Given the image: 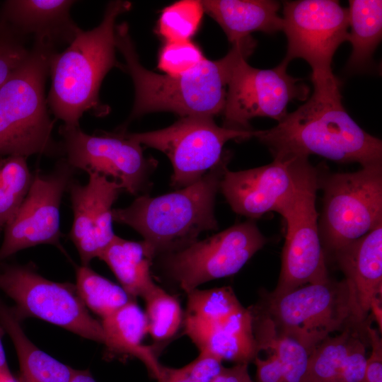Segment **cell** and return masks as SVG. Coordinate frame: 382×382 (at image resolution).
Masks as SVG:
<instances>
[{
    "mask_svg": "<svg viewBox=\"0 0 382 382\" xmlns=\"http://www.w3.org/2000/svg\"><path fill=\"white\" fill-rule=\"evenodd\" d=\"M313 93L302 105L255 137L274 158L315 154L362 168L382 164V141L364 131L342 103L340 82L334 74L311 77Z\"/></svg>",
    "mask_w": 382,
    "mask_h": 382,
    "instance_id": "6da1fadb",
    "label": "cell"
},
{
    "mask_svg": "<svg viewBox=\"0 0 382 382\" xmlns=\"http://www.w3.org/2000/svg\"><path fill=\"white\" fill-rule=\"evenodd\" d=\"M115 45L125 61V69L134 86V102L130 118L159 111L172 112L181 117L214 116L222 113L232 72L242 59L253 52L256 41L251 37L232 45L217 60L206 59L194 70L179 76L159 74L142 66L124 22L115 26Z\"/></svg>",
    "mask_w": 382,
    "mask_h": 382,
    "instance_id": "7a4b0ae2",
    "label": "cell"
},
{
    "mask_svg": "<svg viewBox=\"0 0 382 382\" xmlns=\"http://www.w3.org/2000/svg\"><path fill=\"white\" fill-rule=\"evenodd\" d=\"M131 6L127 1L109 2L97 27L81 30L64 51H57L51 56V87L47 103L64 125L79 126L80 118L87 111L99 116L105 115L99 90L108 72L117 66L116 19Z\"/></svg>",
    "mask_w": 382,
    "mask_h": 382,
    "instance_id": "3957f363",
    "label": "cell"
},
{
    "mask_svg": "<svg viewBox=\"0 0 382 382\" xmlns=\"http://www.w3.org/2000/svg\"><path fill=\"white\" fill-rule=\"evenodd\" d=\"M230 158L224 152L214 168L190 185L155 197L141 195L126 208L113 209V221L140 233L156 256L190 245L202 232L218 228L215 198Z\"/></svg>",
    "mask_w": 382,
    "mask_h": 382,
    "instance_id": "277c9868",
    "label": "cell"
},
{
    "mask_svg": "<svg viewBox=\"0 0 382 382\" xmlns=\"http://www.w3.org/2000/svg\"><path fill=\"white\" fill-rule=\"evenodd\" d=\"M57 49L34 41L23 63L0 88V156L63 154L52 132L45 96L50 60Z\"/></svg>",
    "mask_w": 382,
    "mask_h": 382,
    "instance_id": "5b68a950",
    "label": "cell"
},
{
    "mask_svg": "<svg viewBox=\"0 0 382 382\" xmlns=\"http://www.w3.org/2000/svg\"><path fill=\"white\" fill-rule=\"evenodd\" d=\"M250 310L274 330L302 345L310 354L331 333L363 327L357 323L345 279L308 284L282 294L267 293Z\"/></svg>",
    "mask_w": 382,
    "mask_h": 382,
    "instance_id": "8992f818",
    "label": "cell"
},
{
    "mask_svg": "<svg viewBox=\"0 0 382 382\" xmlns=\"http://www.w3.org/2000/svg\"><path fill=\"white\" fill-rule=\"evenodd\" d=\"M294 191L280 215L286 224L282 267L274 294H282L308 284L329 279L322 246L316 196L318 169L306 157L292 164Z\"/></svg>",
    "mask_w": 382,
    "mask_h": 382,
    "instance_id": "52a82bcc",
    "label": "cell"
},
{
    "mask_svg": "<svg viewBox=\"0 0 382 382\" xmlns=\"http://www.w3.org/2000/svg\"><path fill=\"white\" fill-rule=\"evenodd\" d=\"M318 185L323 190L318 226L325 255L382 224V164L352 173H318Z\"/></svg>",
    "mask_w": 382,
    "mask_h": 382,
    "instance_id": "ba28073f",
    "label": "cell"
},
{
    "mask_svg": "<svg viewBox=\"0 0 382 382\" xmlns=\"http://www.w3.org/2000/svg\"><path fill=\"white\" fill-rule=\"evenodd\" d=\"M185 333L199 350L221 361L248 364L260 352L252 316L230 286L195 289L187 294Z\"/></svg>",
    "mask_w": 382,
    "mask_h": 382,
    "instance_id": "9c48e42d",
    "label": "cell"
},
{
    "mask_svg": "<svg viewBox=\"0 0 382 382\" xmlns=\"http://www.w3.org/2000/svg\"><path fill=\"white\" fill-rule=\"evenodd\" d=\"M0 289L15 302L11 308L18 320L37 318L104 344L101 323L89 314L75 284L49 280L30 265H9L0 271Z\"/></svg>",
    "mask_w": 382,
    "mask_h": 382,
    "instance_id": "30bf717a",
    "label": "cell"
},
{
    "mask_svg": "<svg viewBox=\"0 0 382 382\" xmlns=\"http://www.w3.org/2000/svg\"><path fill=\"white\" fill-rule=\"evenodd\" d=\"M255 131L219 127L209 116H187L161 129L126 134L166 154L173 169L170 185L181 189L200 180L221 161L227 141L250 139Z\"/></svg>",
    "mask_w": 382,
    "mask_h": 382,
    "instance_id": "8fae6325",
    "label": "cell"
},
{
    "mask_svg": "<svg viewBox=\"0 0 382 382\" xmlns=\"http://www.w3.org/2000/svg\"><path fill=\"white\" fill-rule=\"evenodd\" d=\"M267 243L253 219L163 255L168 276L185 294L213 279L237 273Z\"/></svg>",
    "mask_w": 382,
    "mask_h": 382,
    "instance_id": "7c38bea8",
    "label": "cell"
},
{
    "mask_svg": "<svg viewBox=\"0 0 382 382\" xmlns=\"http://www.w3.org/2000/svg\"><path fill=\"white\" fill-rule=\"evenodd\" d=\"M59 132L65 160L73 168L111 178L133 195L149 186L157 161L146 158L141 145L126 132L91 135L79 126L64 124Z\"/></svg>",
    "mask_w": 382,
    "mask_h": 382,
    "instance_id": "4fadbf2b",
    "label": "cell"
},
{
    "mask_svg": "<svg viewBox=\"0 0 382 382\" xmlns=\"http://www.w3.org/2000/svg\"><path fill=\"white\" fill-rule=\"evenodd\" d=\"M288 64L283 59L273 69H260L242 59L233 69L228 84L223 127L251 131V119L265 117L279 122L287 115L290 102L306 100L309 88L301 79L287 74Z\"/></svg>",
    "mask_w": 382,
    "mask_h": 382,
    "instance_id": "5bb4252c",
    "label": "cell"
},
{
    "mask_svg": "<svg viewBox=\"0 0 382 382\" xmlns=\"http://www.w3.org/2000/svg\"><path fill=\"white\" fill-rule=\"evenodd\" d=\"M283 6L282 30L287 39L284 59H304L312 69L311 77L332 75V57L348 38V8L333 0L286 1Z\"/></svg>",
    "mask_w": 382,
    "mask_h": 382,
    "instance_id": "9a60e30c",
    "label": "cell"
},
{
    "mask_svg": "<svg viewBox=\"0 0 382 382\" xmlns=\"http://www.w3.org/2000/svg\"><path fill=\"white\" fill-rule=\"evenodd\" d=\"M62 159L48 174L37 172L18 212L4 228L0 262L19 250L50 244L63 250L60 238V204L74 172Z\"/></svg>",
    "mask_w": 382,
    "mask_h": 382,
    "instance_id": "2e32d148",
    "label": "cell"
},
{
    "mask_svg": "<svg viewBox=\"0 0 382 382\" xmlns=\"http://www.w3.org/2000/svg\"><path fill=\"white\" fill-rule=\"evenodd\" d=\"M67 190L74 213L69 237L78 250L81 265L88 266L116 236L112 229V207L123 189L115 180L90 173L86 184L72 180Z\"/></svg>",
    "mask_w": 382,
    "mask_h": 382,
    "instance_id": "e0dca14e",
    "label": "cell"
},
{
    "mask_svg": "<svg viewBox=\"0 0 382 382\" xmlns=\"http://www.w3.org/2000/svg\"><path fill=\"white\" fill-rule=\"evenodd\" d=\"M294 158H274L267 165L225 172L219 190L231 209L254 220L270 212L281 214L294 191Z\"/></svg>",
    "mask_w": 382,
    "mask_h": 382,
    "instance_id": "ac0fdd59",
    "label": "cell"
},
{
    "mask_svg": "<svg viewBox=\"0 0 382 382\" xmlns=\"http://www.w3.org/2000/svg\"><path fill=\"white\" fill-rule=\"evenodd\" d=\"M345 275L358 324L367 323L371 302L382 294V224L332 254Z\"/></svg>",
    "mask_w": 382,
    "mask_h": 382,
    "instance_id": "d6986e66",
    "label": "cell"
},
{
    "mask_svg": "<svg viewBox=\"0 0 382 382\" xmlns=\"http://www.w3.org/2000/svg\"><path fill=\"white\" fill-rule=\"evenodd\" d=\"M70 0H8L0 10V22L18 35L57 47L69 45L81 29L71 18Z\"/></svg>",
    "mask_w": 382,
    "mask_h": 382,
    "instance_id": "ffe728a7",
    "label": "cell"
},
{
    "mask_svg": "<svg viewBox=\"0 0 382 382\" xmlns=\"http://www.w3.org/2000/svg\"><path fill=\"white\" fill-rule=\"evenodd\" d=\"M204 13L221 26L228 41L237 43L254 32L274 33L282 30L280 4L271 0H204Z\"/></svg>",
    "mask_w": 382,
    "mask_h": 382,
    "instance_id": "44dd1931",
    "label": "cell"
},
{
    "mask_svg": "<svg viewBox=\"0 0 382 382\" xmlns=\"http://www.w3.org/2000/svg\"><path fill=\"white\" fill-rule=\"evenodd\" d=\"M104 345L110 352L132 355L141 360L151 376L158 380L163 366L155 349L142 344L148 333L145 312L132 300L102 319Z\"/></svg>",
    "mask_w": 382,
    "mask_h": 382,
    "instance_id": "7402d4cb",
    "label": "cell"
},
{
    "mask_svg": "<svg viewBox=\"0 0 382 382\" xmlns=\"http://www.w3.org/2000/svg\"><path fill=\"white\" fill-rule=\"evenodd\" d=\"M0 325L12 340L18 359V382H70L76 369L35 346L25 335L11 308L0 300Z\"/></svg>",
    "mask_w": 382,
    "mask_h": 382,
    "instance_id": "603a6c76",
    "label": "cell"
},
{
    "mask_svg": "<svg viewBox=\"0 0 382 382\" xmlns=\"http://www.w3.org/2000/svg\"><path fill=\"white\" fill-rule=\"evenodd\" d=\"M156 254L144 241H132L115 236L99 256L132 298L144 296L156 287L150 267Z\"/></svg>",
    "mask_w": 382,
    "mask_h": 382,
    "instance_id": "cb8c5ba5",
    "label": "cell"
},
{
    "mask_svg": "<svg viewBox=\"0 0 382 382\" xmlns=\"http://www.w3.org/2000/svg\"><path fill=\"white\" fill-rule=\"evenodd\" d=\"M348 38L352 50L347 64L349 71L361 70L372 58L382 36V1H349Z\"/></svg>",
    "mask_w": 382,
    "mask_h": 382,
    "instance_id": "d4e9b609",
    "label": "cell"
},
{
    "mask_svg": "<svg viewBox=\"0 0 382 382\" xmlns=\"http://www.w3.org/2000/svg\"><path fill=\"white\" fill-rule=\"evenodd\" d=\"M250 313L259 351H267L277 357L282 366L284 382H307L309 354L306 348L295 340L277 332L265 317Z\"/></svg>",
    "mask_w": 382,
    "mask_h": 382,
    "instance_id": "484cf974",
    "label": "cell"
},
{
    "mask_svg": "<svg viewBox=\"0 0 382 382\" xmlns=\"http://www.w3.org/2000/svg\"><path fill=\"white\" fill-rule=\"evenodd\" d=\"M359 333L349 328L320 343L309 354L307 382H335Z\"/></svg>",
    "mask_w": 382,
    "mask_h": 382,
    "instance_id": "4316f807",
    "label": "cell"
},
{
    "mask_svg": "<svg viewBox=\"0 0 382 382\" xmlns=\"http://www.w3.org/2000/svg\"><path fill=\"white\" fill-rule=\"evenodd\" d=\"M76 287L83 303L101 318L134 299L122 287L96 273L88 266L76 270Z\"/></svg>",
    "mask_w": 382,
    "mask_h": 382,
    "instance_id": "83f0119b",
    "label": "cell"
},
{
    "mask_svg": "<svg viewBox=\"0 0 382 382\" xmlns=\"http://www.w3.org/2000/svg\"><path fill=\"white\" fill-rule=\"evenodd\" d=\"M33 180L26 157L0 159V233L18 212Z\"/></svg>",
    "mask_w": 382,
    "mask_h": 382,
    "instance_id": "f1b7e54d",
    "label": "cell"
},
{
    "mask_svg": "<svg viewBox=\"0 0 382 382\" xmlns=\"http://www.w3.org/2000/svg\"><path fill=\"white\" fill-rule=\"evenodd\" d=\"M143 299L146 303L148 333L156 344L171 339L183 320L178 299L158 285Z\"/></svg>",
    "mask_w": 382,
    "mask_h": 382,
    "instance_id": "f546056e",
    "label": "cell"
},
{
    "mask_svg": "<svg viewBox=\"0 0 382 382\" xmlns=\"http://www.w3.org/2000/svg\"><path fill=\"white\" fill-rule=\"evenodd\" d=\"M204 11L202 1L183 0L163 8L157 23L158 33L166 40H189L198 30Z\"/></svg>",
    "mask_w": 382,
    "mask_h": 382,
    "instance_id": "4dcf8cb0",
    "label": "cell"
},
{
    "mask_svg": "<svg viewBox=\"0 0 382 382\" xmlns=\"http://www.w3.org/2000/svg\"><path fill=\"white\" fill-rule=\"evenodd\" d=\"M205 59L200 47L191 40L169 41L159 52L157 66L166 75L179 76L194 70Z\"/></svg>",
    "mask_w": 382,
    "mask_h": 382,
    "instance_id": "1f68e13d",
    "label": "cell"
},
{
    "mask_svg": "<svg viewBox=\"0 0 382 382\" xmlns=\"http://www.w3.org/2000/svg\"><path fill=\"white\" fill-rule=\"evenodd\" d=\"M222 361L205 353L181 368L163 366L158 382H210L222 369Z\"/></svg>",
    "mask_w": 382,
    "mask_h": 382,
    "instance_id": "d6a6232c",
    "label": "cell"
},
{
    "mask_svg": "<svg viewBox=\"0 0 382 382\" xmlns=\"http://www.w3.org/2000/svg\"><path fill=\"white\" fill-rule=\"evenodd\" d=\"M30 50L25 38L0 22V88L23 63Z\"/></svg>",
    "mask_w": 382,
    "mask_h": 382,
    "instance_id": "836d02e7",
    "label": "cell"
},
{
    "mask_svg": "<svg viewBox=\"0 0 382 382\" xmlns=\"http://www.w3.org/2000/svg\"><path fill=\"white\" fill-rule=\"evenodd\" d=\"M365 345L361 336L356 340L335 382L363 381L366 364Z\"/></svg>",
    "mask_w": 382,
    "mask_h": 382,
    "instance_id": "e575fe53",
    "label": "cell"
},
{
    "mask_svg": "<svg viewBox=\"0 0 382 382\" xmlns=\"http://www.w3.org/2000/svg\"><path fill=\"white\" fill-rule=\"evenodd\" d=\"M367 337L371 346V352L368 359L362 382H382V340L379 331L371 327L366 328Z\"/></svg>",
    "mask_w": 382,
    "mask_h": 382,
    "instance_id": "d590c367",
    "label": "cell"
},
{
    "mask_svg": "<svg viewBox=\"0 0 382 382\" xmlns=\"http://www.w3.org/2000/svg\"><path fill=\"white\" fill-rule=\"evenodd\" d=\"M268 358L262 359L256 357V382H284L282 364L274 353H269Z\"/></svg>",
    "mask_w": 382,
    "mask_h": 382,
    "instance_id": "8d00e7d4",
    "label": "cell"
},
{
    "mask_svg": "<svg viewBox=\"0 0 382 382\" xmlns=\"http://www.w3.org/2000/svg\"><path fill=\"white\" fill-rule=\"evenodd\" d=\"M248 364H236L231 367H222L210 382H254L251 378Z\"/></svg>",
    "mask_w": 382,
    "mask_h": 382,
    "instance_id": "74e56055",
    "label": "cell"
},
{
    "mask_svg": "<svg viewBox=\"0 0 382 382\" xmlns=\"http://www.w3.org/2000/svg\"><path fill=\"white\" fill-rule=\"evenodd\" d=\"M370 312H371L374 317V320L377 323L380 332H381L382 327V308H381V298H377L374 299L370 307Z\"/></svg>",
    "mask_w": 382,
    "mask_h": 382,
    "instance_id": "f35d334b",
    "label": "cell"
},
{
    "mask_svg": "<svg viewBox=\"0 0 382 382\" xmlns=\"http://www.w3.org/2000/svg\"><path fill=\"white\" fill-rule=\"evenodd\" d=\"M70 382H96L88 370H76Z\"/></svg>",
    "mask_w": 382,
    "mask_h": 382,
    "instance_id": "ab89813d",
    "label": "cell"
},
{
    "mask_svg": "<svg viewBox=\"0 0 382 382\" xmlns=\"http://www.w3.org/2000/svg\"><path fill=\"white\" fill-rule=\"evenodd\" d=\"M0 335V376H11Z\"/></svg>",
    "mask_w": 382,
    "mask_h": 382,
    "instance_id": "60d3db41",
    "label": "cell"
},
{
    "mask_svg": "<svg viewBox=\"0 0 382 382\" xmlns=\"http://www.w3.org/2000/svg\"><path fill=\"white\" fill-rule=\"evenodd\" d=\"M0 382H18L14 377L11 376H0Z\"/></svg>",
    "mask_w": 382,
    "mask_h": 382,
    "instance_id": "b9f144b4",
    "label": "cell"
}]
</instances>
